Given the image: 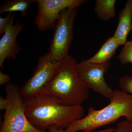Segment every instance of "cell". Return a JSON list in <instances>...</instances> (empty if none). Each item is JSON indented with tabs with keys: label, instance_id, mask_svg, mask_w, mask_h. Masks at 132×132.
I'll use <instances>...</instances> for the list:
<instances>
[{
	"label": "cell",
	"instance_id": "cell-1",
	"mask_svg": "<svg viewBox=\"0 0 132 132\" xmlns=\"http://www.w3.org/2000/svg\"><path fill=\"white\" fill-rule=\"evenodd\" d=\"M26 114L29 121L38 130L46 131L62 130L82 118L85 109L82 106L64 105L55 97L39 94L25 100Z\"/></svg>",
	"mask_w": 132,
	"mask_h": 132
},
{
	"label": "cell",
	"instance_id": "cell-2",
	"mask_svg": "<svg viewBox=\"0 0 132 132\" xmlns=\"http://www.w3.org/2000/svg\"><path fill=\"white\" fill-rule=\"evenodd\" d=\"M122 117L130 122L132 121V95L122 90H114L112 98L106 106L100 110L90 107L87 115L62 131L93 132L99 127L114 123Z\"/></svg>",
	"mask_w": 132,
	"mask_h": 132
},
{
	"label": "cell",
	"instance_id": "cell-3",
	"mask_svg": "<svg viewBox=\"0 0 132 132\" xmlns=\"http://www.w3.org/2000/svg\"><path fill=\"white\" fill-rule=\"evenodd\" d=\"M78 63L68 55L51 84L40 94L55 97L64 105H81L89 98V89L81 81L76 72Z\"/></svg>",
	"mask_w": 132,
	"mask_h": 132
},
{
	"label": "cell",
	"instance_id": "cell-4",
	"mask_svg": "<svg viewBox=\"0 0 132 132\" xmlns=\"http://www.w3.org/2000/svg\"><path fill=\"white\" fill-rule=\"evenodd\" d=\"M7 106L0 132H46L38 130L29 121L26 114L25 99L20 88L11 82L5 87Z\"/></svg>",
	"mask_w": 132,
	"mask_h": 132
},
{
	"label": "cell",
	"instance_id": "cell-5",
	"mask_svg": "<svg viewBox=\"0 0 132 132\" xmlns=\"http://www.w3.org/2000/svg\"><path fill=\"white\" fill-rule=\"evenodd\" d=\"M77 12V8H68L64 10L60 14L48 53L49 57L55 61H63L69 55Z\"/></svg>",
	"mask_w": 132,
	"mask_h": 132
},
{
	"label": "cell",
	"instance_id": "cell-6",
	"mask_svg": "<svg viewBox=\"0 0 132 132\" xmlns=\"http://www.w3.org/2000/svg\"><path fill=\"white\" fill-rule=\"evenodd\" d=\"M63 61H55L48 53L39 57L32 75L20 88L23 98L25 100L30 98L45 90L58 73Z\"/></svg>",
	"mask_w": 132,
	"mask_h": 132
},
{
	"label": "cell",
	"instance_id": "cell-7",
	"mask_svg": "<svg viewBox=\"0 0 132 132\" xmlns=\"http://www.w3.org/2000/svg\"><path fill=\"white\" fill-rule=\"evenodd\" d=\"M86 0H35L38 11L34 23L40 31L54 30L61 13L68 8H77Z\"/></svg>",
	"mask_w": 132,
	"mask_h": 132
},
{
	"label": "cell",
	"instance_id": "cell-8",
	"mask_svg": "<svg viewBox=\"0 0 132 132\" xmlns=\"http://www.w3.org/2000/svg\"><path fill=\"white\" fill-rule=\"evenodd\" d=\"M110 61L104 63L91 62L83 60L76 65V70L79 78L85 86L111 101L113 97L112 90L104 79L105 73L110 67Z\"/></svg>",
	"mask_w": 132,
	"mask_h": 132
},
{
	"label": "cell",
	"instance_id": "cell-9",
	"mask_svg": "<svg viewBox=\"0 0 132 132\" xmlns=\"http://www.w3.org/2000/svg\"><path fill=\"white\" fill-rule=\"evenodd\" d=\"M24 25L20 21L14 22L13 17L6 32L0 39V67L3 68L6 60H16L21 49L16 38L24 29Z\"/></svg>",
	"mask_w": 132,
	"mask_h": 132
},
{
	"label": "cell",
	"instance_id": "cell-10",
	"mask_svg": "<svg viewBox=\"0 0 132 132\" xmlns=\"http://www.w3.org/2000/svg\"><path fill=\"white\" fill-rule=\"evenodd\" d=\"M119 22L113 37L120 45L126 43L132 31V0H128L119 13Z\"/></svg>",
	"mask_w": 132,
	"mask_h": 132
},
{
	"label": "cell",
	"instance_id": "cell-11",
	"mask_svg": "<svg viewBox=\"0 0 132 132\" xmlns=\"http://www.w3.org/2000/svg\"><path fill=\"white\" fill-rule=\"evenodd\" d=\"M121 46L112 37L108 38L98 51L88 60L91 62L102 63L109 61L115 54L117 48Z\"/></svg>",
	"mask_w": 132,
	"mask_h": 132
},
{
	"label": "cell",
	"instance_id": "cell-12",
	"mask_svg": "<svg viewBox=\"0 0 132 132\" xmlns=\"http://www.w3.org/2000/svg\"><path fill=\"white\" fill-rule=\"evenodd\" d=\"M35 0H6L0 7V14L7 12H20L22 17L27 15V11Z\"/></svg>",
	"mask_w": 132,
	"mask_h": 132
},
{
	"label": "cell",
	"instance_id": "cell-13",
	"mask_svg": "<svg viewBox=\"0 0 132 132\" xmlns=\"http://www.w3.org/2000/svg\"><path fill=\"white\" fill-rule=\"evenodd\" d=\"M115 0H97L94 11L100 20L107 21L116 15Z\"/></svg>",
	"mask_w": 132,
	"mask_h": 132
},
{
	"label": "cell",
	"instance_id": "cell-14",
	"mask_svg": "<svg viewBox=\"0 0 132 132\" xmlns=\"http://www.w3.org/2000/svg\"><path fill=\"white\" fill-rule=\"evenodd\" d=\"M118 59L122 65L128 63L132 64V40L127 41L123 46L118 56Z\"/></svg>",
	"mask_w": 132,
	"mask_h": 132
},
{
	"label": "cell",
	"instance_id": "cell-15",
	"mask_svg": "<svg viewBox=\"0 0 132 132\" xmlns=\"http://www.w3.org/2000/svg\"><path fill=\"white\" fill-rule=\"evenodd\" d=\"M119 83L121 90L132 95V76H123L119 79Z\"/></svg>",
	"mask_w": 132,
	"mask_h": 132
},
{
	"label": "cell",
	"instance_id": "cell-16",
	"mask_svg": "<svg viewBox=\"0 0 132 132\" xmlns=\"http://www.w3.org/2000/svg\"><path fill=\"white\" fill-rule=\"evenodd\" d=\"M14 13H8L5 17L0 16V34H4L9 26L13 17H14Z\"/></svg>",
	"mask_w": 132,
	"mask_h": 132
},
{
	"label": "cell",
	"instance_id": "cell-17",
	"mask_svg": "<svg viewBox=\"0 0 132 132\" xmlns=\"http://www.w3.org/2000/svg\"><path fill=\"white\" fill-rule=\"evenodd\" d=\"M114 132H132V123L128 121H122L114 128Z\"/></svg>",
	"mask_w": 132,
	"mask_h": 132
},
{
	"label": "cell",
	"instance_id": "cell-18",
	"mask_svg": "<svg viewBox=\"0 0 132 132\" xmlns=\"http://www.w3.org/2000/svg\"><path fill=\"white\" fill-rule=\"evenodd\" d=\"M11 78L9 75L3 73L2 71L0 72V86L9 82Z\"/></svg>",
	"mask_w": 132,
	"mask_h": 132
},
{
	"label": "cell",
	"instance_id": "cell-19",
	"mask_svg": "<svg viewBox=\"0 0 132 132\" xmlns=\"http://www.w3.org/2000/svg\"><path fill=\"white\" fill-rule=\"evenodd\" d=\"M7 106V102L6 99L4 98L2 96L0 97V109L1 111H3L6 110Z\"/></svg>",
	"mask_w": 132,
	"mask_h": 132
},
{
	"label": "cell",
	"instance_id": "cell-20",
	"mask_svg": "<svg viewBox=\"0 0 132 132\" xmlns=\"http://www.w3.org/2000/svg\"><path fill=\"white\" fill-rule=\"evenodd\" d=\"M114 130V128H108L105 129V130H100V131H93L92 132H113ZM50 132H63L62 130H52L50 131Z\"/></svg>",
	"mask_w": 132,
	"mask_h": 132
},
{
	"label": "cell",
	"instance_id": "cell-21",
	"mask_svg": "<svg viewBox=\"0 0 132 132\" xmlns=\"http://www.w3.org/2000/svg\"><path fill=\"white\" fill-rule=\"evenodd\" d=\"M131 123H132V121H131Z\"/></svg>",
	"mask_w": 132,
	"mask_h": 132
}]
</instances>
